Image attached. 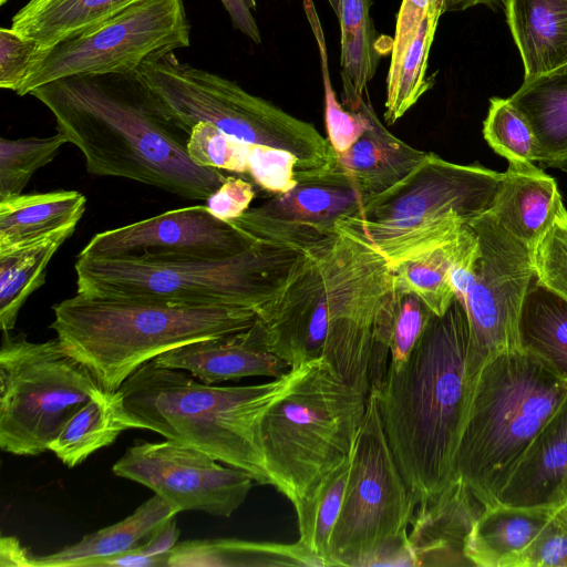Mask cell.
<instances>
[{
	"label": "cell",
	"instance_id": "6da1fadb",
	"mask_svg": "<svg viewBox=\"0 0 567 567\" xmlns=\"http://www.w3.org/2000/svg\"><path fill=\"white\" fill-rule=\"evenodd\" d=\"M395 291L390 261L337 227L306 251L303 264L258 323L267 348L290 368L324 358L368 396L375 329Z\"/></svg>",
	"mask_w": 567,
	"mask_h": 567
},
{
	"label": "cell",
	"instance_id": "7a4b0ae2",
	"mask_svg": "<svg viewBox=\"0 0 567 567\" xmlns=\"http://www.w3.org/2000/svg\"><path fill=\"white\" fill-rule=\"evenodd\" d=\"M30 95L51 112L56 132L81 151L92 175L132 179L197 200H207L226 178L189 157V134L140 70L68 76Z\"/></svg>",
	"mask_w": 567,
	"mask_h": 567
},
{
	"label": "cell",
	"instance_id": "3957f363",
	"mask_svg": "<svg viewBox=\"0 0 567 567\" xmlns=\"http://www.w3.org/2000/svg\"><path fill=\"white\" fill-rule=\"evenodd\" d=\"M468 347L467 316L455 298L444 315H432L409 359L389 362L371 391L415 505L456 478L455 455L476 381Z\"/></svg>",
	"mask_w": 567,
	"mask_h": 567
},
{
	"label": "cell",
	"instance_id": "277c9868",
	"mask_svg": "<svg viewBox=\"0 0 567 567\" xmlns=\"http://www.w3.org/2000/svg\"><path fill=\"white\" fill-rule=\"evenodd\" d=\"M296 367L272 381L215 386L178 369L151 360L116 391L135 429H146L200 450L228 466L270 485L259 443V424L267 409L286 391Z\"/></svg>",
	"mask_w": 567,
	"mask_h": 567
},
{
	"label": "cell",
	"instance_id": "5b68a950",
	"mask_svg": "<svg viewBox=\"0 0 567 567\" xmlns=\"http://www.w3.org/2000/svg\"><path fill=\"white\" fill-rule=\"evenodd\" d=\"M56 338L107 392L172 349L250 328L248 308L185 306L76 292L53 306Z\"/></svg>",
	"mask_w": 567,
	"mask_h": 567
},
{
	"label": "cell",
	"instance_id": "8992f818",
	"mask_svg": "<svg viewBox=\"0 0 567 567\" xmlns=\"http://www.w3.org/2000/svg\"><path fill=\"white\" fill-rule=\"evenodd\" d=\"M306 259V251L257 240L220 257H81L76 292L185 306L252 309L258 318L277 301Z\"/></svg>",
	"mask_w": 567,
	"mask_h": 567
},
{
	"label": "cell",
	"instance_id": "52a82bcc",
	"mask_svg": "<svg viewBox=\"0 0 567 567\" xmlns=\"http://www.w3.org/2000/svg\"><path fill=\"white\" fill-rule=\"evenodd\" d=\"M566 396L567 381L519 348L482 367L455 455V475L484 508L498 503L528 446Z\"/></svg>",
	"mask_w": 567,
	"mask_h": 567
},
{
	"label": "cell",
	"instance_id": "ba28073f",
	"mask_svg": "<svg viewBox=\"0 0 567 567\" xmlns=\"http://www.w3.org/2000/svg\"><path fill=\"white\" fill-rule=\"evenodd\" d=\"M286 391L267 409L258 435L267 474L295 506L350 455L367 395L324 358L295 365Z\"/></svg>",
	"mask_w": 567,
	"mask_h": 567
},
{
	"label": "cell",
	"instance_id": "9c48e42d",
	"mask_svg": "<svg viewBox=\"0 0 567 567\" xmlns=\"http://www.w3.org/2000/svg\"><path fill=\"white\" fill-rule=\"evenodd\" d=\"M504 177L505 172L426 153L403 179L365 198L355 215L336 226L394 264L458 236L489 208Z\"/></svg>",
	"mask_w": 567,
	"mask_h": 567
},
{
	"label": "cell",
	"instance_id": "30bf717a",
	"mask_svg": "<svg viewBox=\"0 0 567 567\" xmlns=\"http://www.w3.org/2000/svg\"><path fill=\"white\" fill-rule=\"evenodd\" d=\"M140 71L189 135L197 123L205 122L245 145L290 152L300 163L302 182L337 167L338 155L329 140L311 123L247 92L233 80L181 62L174 52L146 61Z\"/></svg>",
	"mask_w": 567,
	"mask_h": 567
},
{
	"label": "cell",
	"instance_id": "8fae6325",
	"mask_svg": "<svg viewBox=\"0 0 567 567\" xmlns=\"http://www.w3.org/2000/svg\"><path fill=\"white\" fill-rule=\"evenodd\" d=\"M415 506L370 392L350 453L344 497L330 538L329 566H414L408 526Z\"/></svg>",
	"mask_w": 567,
	"mask_h": 567
},
{
	"label": "cell",
	"instance_id": "7c38bea8",
	"mask_svg": "<svg viewBox=\"0 0 567 567\" xmlns=\"http://www.w3.org/2000/svg\"><path fill=\"white\" fill-rule=\"evenodd\" d=\"M104 390L58 338L31 342L2 332L0 349V447L39 455L66 421Z\"/></svg>",
	"mask_w": 567,
	"mask_h": 567
},
{
	"label": "cell",
	"instance_id": "4fadbf2b",
	"mask_svg": "<svg viewBox=\"0 0 567 567\" xmlns=\"http://www.w3.org/2000/svg\"><path fill=\"white\" fill-rule=\"evenodd\" d=\"M468 226L475 237L457 257L451 282L467 316L468 369L477 378L488 360L519 348V316L535 269L534 251L487 212Z\"/></svg>",
	"mask_w": 567,
	"mask_h": 567
},
{
	"label": "cell",
	"instance_id": "5bb4252c",
	"mask_svg": "<svg viewBox=\"0 0 567 567\" xmlns=\"http://www.w3.org/2000/svg\"><path fill=\"white\" fill-rule=\"evenodd\" d=\"M190 42L184 0H138L105 22L33 53L20 96L73 75L137 71Z\"/></svg>",
	"mask_w": 567,
	"mask_h": 567
},
{
	"label": "cell",
	"instance_id": "9a60e30c",
	"mask_svg": "<svg viewBox=\"0 0 567 567\" xmlns=\"http://www.w3.org/2000/svg\"><path fill=\"white\" fill-rule=\"evenodd\" d=\"M112 471L152 489L178 513L221 517L244 504L255 482L246 471L223 466L209 454L172 440L132 445Z\"/></svg>",
	"mask_w": 567,
	"mask_h": 567
},
{
	"label": "cell",
	"instance_id": "2e32d148",
	"mask_svg": "<svg viewBox=\"0 0 567 567\" xmlns=\"http://www.w3.org/2000/svg\"><path fill=\"white\" fill-rule=\"evenodd\" d=\"M256 241L207 206L196 205L97 233L78 256L220 257L244 251Z\"/></svg>",
	"mask_w": 567,
	"mask_h": 567
},
{
	"label": "cell",
	"instance_id": "e0dca14e",
	"mask_svg": "<svg viewBox=\"0 0 567 567\" xmlns=\"http://www.w3.org/2000/svg\"><path fill=\"white\" fill-rule=\"evenodd\" d=\"M364 199L336 168L275 194L229 223L255 240L307 251L336 233L337 220L355 215Z\"/></svg>",
	"mask_w": 567,
	"mask_h": 567
},
{
	"label": "cell",
	"instance_id": "ac0fdd59",
	"mask_svg": "<svg viewBox=\"0 0 567 567\" xmlns=\"http://www.w3.org/2000/svg\"><path fill=\"white\" fill-rule=\"evenodd\" d=\"M153 360L161 367L189 372L206 384L247 377L276 379L291 369L267 348L258 320L248 329L195 341Z\"/></svg>",
	"mask_w": 567,
	"mask_h": 567
},
{
	"label": "cell",
	"instance_id": "d6986e66",
	"mask_svg": "<svg viewBox=\"0 0 567 567\" xmlns=\"http://www.w3.org/2000/svg\"><path fill=\"white\" fill-rule=\"evenodd\" d=\"M484 507L456 476L413 512L408 543L414 566H472L465 544Z\"/></svg>",
	"mask_w": 567,
	"mask_h": 567
},
{
	"label": "cell",
	"instance_id": "ffe728a7",
	"mask_svg": "<svg viewBox=\"0 0 567 567\" xmlns=\"http://www.w3.org/2000/svg\"><path fill=\"white\" fill-rule=\"evenodd\" d=\"M498 503L549 508L567 503V396L528 446Z\"/></svg>",
	"mask_w": 567,
	"mask_h": 567
},
{
	"label": "cell",
	"instance_id": "44dd1931",
	"mask_svg": "<svg viewBox=\"0 0 567 567\" xmlns=\"http://www.w3.org/2000/svg\"><path fill=\"white\" fill-rule=\"evenodd\" d=\"M361 106L369 128L344 153L338 155L337 169L365 198L378 195L411 173L426 153L394 136L377 116L369 99Z\"/></svg>",
	"mask_w": 567,
	"mask_h": 567
},
{
	"label": "cell",
	"instance_id": "7402d4cb",
	"mask_svg": "<svg viewBox=\"0 0 567 567\" xmlns=\"http://www.w3.org/2000/svg\"><path fill=\"white\" fill-rule=\"evenodd\" d=\"M563 205L555 178L540 167H508L486 212L534 251Z\"/></svg>",
	"mask_w": 567,
	"mask_h": 567
},
{
	"label": "cell",
	"instance_id": "603a6c76",
	"mask_svg": "<svg viewBox=\"0 0 567 567\" xmlns=\"http://www.w3.org/2000/svg\"><path fill=\"white\" fill-rule=\"evenodd\" d=\"M86 207L78 190L20 194L0 200V255L72 235Z\"/></svg>",
	"mask_w": 567,
	"mask_h": 567
},
{
	"label": "cell",
	"instance_id": "cb8c5ba5",
	"mask_svg": "<svg viewBox=\"0 0 567 567\" xmlns=\"http://www.w3.org/2000/svg\"><path fill=\"white\" fill-rule=\"evenodd\" d=\"M524 81L567 64V0H503Z\"/></svg>",
	"mask_w": 567,
	"mask_h": 567
},
{
	"label": "cell",
	"instance_id": "d4e9b609",
	"mask_svg": "<svg viewBox=\"0 0 567 567\" xmlns=\"http://www.w3.org/2000/svg\"><path fill=\"white\" fill-rule=\"evenodd\" d=\"M507 99L533 131L535 163L567 172V64L524 81Z\"/></svg>",
	"mask_w": 567,
	"mask_h": 567
},
{
	"label": "cell",
	"instance_id": "484cf974",
	"mask_svg": "<svg viewBox=\"0 0 567 567\" xmlns=\"http://www.w3.org/2000/svg\"><path fill=\"white\" fill-rule=\"evenodd\" d=\"M555 509L503 503L483 508L467 536L466 558L476 567H514Z\"/></svg>",
	"mask_w": 567,
	"mask_h": 567
},
{
	"label": "cell",
	"instance_id": "4316f807",
	"mask_svg": "<svg viewBox=\"0 0 567 567\" xmlns=\"http://www.w3.org/2000/svg\"><path fill=\"white\" fill-rule=\"evenodd\" d=\"M138 0H29L11 30L35 44V52L92 29Z\"/></svg>",
	"mask_w": 567,
	"mask_h": 567
},
{
	"label": "cell",
	"instance_id": "83f0119b",
	"mask_svg": "<svg viewBox=\"0 0 567 567\" xmlns=\"http://www.w3.org/2000/svg\"><path fill=\"white\" fill-rule=\"evenodd\" d=\"M177 514V509L155 494L124 519L86 534L56 553L33 557V567H90L95 560L137 547L143 538Z\"/></svg>",
	"mask_w": 567,
	"mask_h": 567
},
{
	"label": "cell",
	"instance_id": "f1b7e54d",
	"mask_svg": "<svg viewBox=\"0 0 567 567\" xmlns=\"http://www.w3.org/2000/svg\"><path fill=\"white\" fill-rule=\"evenodd\" d=\"M231 566H326V563L300 540L276 544L240 539L177 543L167 563V567Z\"/></svg>",
	"mask_w": 567,
	"mask_h": 567
},
{
	"label": "cell",
	"instance_id": "f546056e",
	"mask_svg": "<svg viewBox=\"0 0 567 567\" xmlns=\"http://www.w3.org/2000/svg\"><path fill=\"white\" fill-rule=\"evenodd\" d=\"M518 342L519 349L567 381V300L536 275L523 301Z\"/></svg>",
	"mask_w": 567,
	"mask_h": 567
},
{
	"label": "cell",
	"instance_id": "4dcf8cb0",
	"mask_svg": "<svg viewBox=\"0 0 567 567\" xmlns=\"http://www.w3.org/2000/svg\"><path fill=\"white\" fill-rule=\"evenodd\" d=\"M371 6V0H339L341 100L352 112L359 110L368 94V84L383 54L370 16Z\"/></svg>",
	"mask_w": 567,
	"mask_h": 567
},
{
	"label": "cell",
	"instance_id": "1f68e13d",
	"mask_svg": "<svg viewBox=\"0 0 567 567\" xmlns=\"http://www.w3.org/2000/svg\"><path fill=\"white\" fill-rule=\"evenodd\" d=\"M135 429L117 392L103 391L80 408L51 442L49 451L68 467L111 445L126 430Z\"/></svg>",
	"mask_w": 567,
	"mask_h": 567
},
{
	"label": "cell",
	"instance_id": "d6a6232c",
	"mask_svg": "<svg viewBox=\"0 0 567 567\" xmlns=\"http://www.w3.org/2000/svg\"><path fill=\"white\" fill-rule=\"evenodd\" d=\"M474 237L467 225L455 238L391 264L395 287L416 296L435 316L444 315L455 299L452 268Z\"/></svg>",
	"mask_w": 567,
	"mask_h": 567
},
{
	"label": "cell",
	"instance_id": "836d02e7",
	"mask_svg": "<svg viewBox=\"0 0 567 567\" xmlns=\"http://www.w3.org/2000/svg\"><path fill=\"white\" fill-rule=\"evenodd\" d=\"M63 234L45 241L0 255V326L9 332L27 299L45 282L53 255L70 237Z\"/></svg>",
	"mask_w": 567,
	"mask_h": 567
},
{
	"label": "cell",
	"instance_id": "e575fe53",
	"mask_svg": "<svg viewBox=\"0 0 567 567\" xmlns=\"http://www.w3.org/2000/svg\"><path fill=\"white\" fill-rule=\"evenodd\" d=\"M350 468V455L319 480L309 493L296 504L299 540L321 557L329 566L330 538L338 519Z\"/></svg>",
	"mask_w": 567,
	"mask_h": 567
},
{
	"label": "cell",
	"instance_id": "d590c367",
	"mask_svg": "<svg viewBox=\"0 0 567 567\" xmlns=\"http://www.w3.org/2000/svg\"><path fill=\"white\" fill-rule=\"evenodd\" d=\"M442 14L436 11L423 19L396 76L386 83L383 116L389 125L401 118L433 86L434 75L427 78L426 71L431 47Z\"/></svg>",
	"mask_w": 567,
	"mask_h": 567
},
{
	"label": "cell",
	"instance_id": "8d00e7d4",
	"mask_svg": "<svg viewBox=\"0 0 567 567\" xmlns=\"http://www.w3.org/2000/svg\"><path fill=\"white\" fill-rule=\"evenodd\" d=\"M432 315L416 296L396 288L394 306L375 332L372 363L405 362Z\"/></svg>",
	"mask_w": 567,
	"mask_h": 567
},
{
	"label": "cell",
	"instance_id": "74e56055",
	"mask_svg": "<svg viewBox=\"0 0 567 567\" xmlns=\"http://www.w3.org/2000/svg\"><path fill=\"white\" fill-rule=\"evenodd\" d=\"M483 135L493 151L507 159L508 167L523 171L536 166L533 131L508 99L489 100Z\"/></svg>",
	"mask_w": 567,
	"mask_h": 567
},
{
	"label": "cell",
	"instance_id": "f35d334b",
	"mask_svg": "<svg viewBox=\"0 0 567 567\" xmlns=\"http://www.w3.org/2000/svg\"><path fill=\"white\" fill-rule=\"evenodd\" d=\"M303 10L318 43L324 90V118L328 140L337 155L347 152L369 128L370 120L360 105L355 112L346 110L337 100L330 82L323 30L312 0H303Z\"/></svg>",
	"mask_w": 567,
	"mask_h": 567
},
{
	"label": "cell",
	"instance_id": "ab89813d",
	"mask_svg": "<svg viewBox=\"0 0 567 567\" xmlns=\"http://www.w3.org/2000/svg\"><path fill=\"white\" fill-rule=\"evenodd\" d=\"M68 143L59 132L49 137L0 138V200L22 194L33 174Z\"/></svg>",
	"mask_w": 567,
	"mask_h": 567
},
{
	"label": "cell",
	"instance_id": "60d3db41",
	"mask_svg": "<svg viewBox=\"0 0 567 567\" xmlns=\"http://www.w3.org/2000/svg\"><path fill=\"white\" fill-rule=\"evenodd\" d=\"M187 152L199 166L248 173V145L226 135L210 123H197L190 132Z\"/></svg>",
	"mask_w": 567,
	"mask_h": 567
},
{
	"label": "cell",
	"instance_id": "b9f144b4",
	"mask_svg": "<svg viewBox=\"0 0 567 567\" xmlns=\"http://www.w3.org/2000/svg\"><path fill=\"white\" fill-rule=\"evenodd\" d=\"M536 277L567 300V209L563 205L533 254Z\"/></svg>",
	"mask_w": 567,
	"mask_h": 567
},
{
	"label": "cell",
	"instance_id": "7bdbcfd3",
	"mask_svg": "<svg viewBox=\"0 0 567 567\" xmlns=\"http://www.w3.org/2000/svg\"><path fill=\"white\" fill-rule=\"evenodd\" d=\"M248 174L274 195L286 193L303 181L302 168L293 154L268 146H248Z\"/></svg>",
	"mask_w": 567,
	"mask_h": 567
},
{
	"label": "cell",
	"instance_id": "ee69618b",
	"mask_svg": "<svg viewBox=\"0 0 567 567\" xmlns=\"http://www.w3.org/2000/svg\"><path fill=\"white\" fill-rule=\"evenodd\" d=\"M514 567H567V503L554 511Z\"/></svg>",
	"mask_w": 567,
	"mask_h": 567
},
{
	"label": "cell",
	"instance_id": "f6af8a7d",
	"mask_svg": "<svg viewBox=\"0 0 567 567\" xmlns=\"http://www.w3.org/2000/svg\"><path fill=\"white\" fill-rule=\"evenodd\" d=\"M445 4L446 0H402L396 14L386 83H390L396 76L403 58L423 19L432 12L445 13Z\"/></svg>",
	"mask_w": 567,
	"mask_h": 567
},
{
	"label": "cell",
	"instance_id": "bcb514c9",
	"mask_svg": "<svg viewBox=\"0 0 567 567\" xmlns=\"http://www.w3.org/2000/svg\"><path fill=\"white\" fill-rule=\"evenodd\" d=\"M35 44L11 28L0 29V87L17 92L23 82Z\"/></svg>",
	"mask_w": 567,
	"mask_h": 567
},
{
	"label": "cell",
	"instance_id": "7dc6e473",
	"mask_svg": "<svg viewBox=\"0 0 567 567\" xmlns=\"http://www.w3.org/2000/svg\"><path fill=\"white\" fill-rule=\"evenodd\" d=\"M255 197L252 184L236 176H226L220 187L206 200L217 218L229 221L249 209Z\"/></svg>",
	"mask_w": 567,
	"mask_h": 567
},
{
	"label": "cell",
	"instance_id": "c3c4849f",
	"mask_svg": "<svg viewBox=\"0 0 567 567\" xmlns=\"http://www.w3.org/2000/svg\"><path fill=\"white\" fill-rule=\"evenodd\" d=\"M227 11L231 24L244 35L256 44L261 43V33L256 21L254 11L256 10L255 0H220Z\"/></svg>",
	"mask_w": 567,
	"mask_h": 567
},
{
	"label": "cell",
	"instance_id": "681fc988",
	"mask_svg": "<svg viewBox=\"0 0 567 567\" xmlns=\"http://www.w3.org/2000/svg\"><path fill=\"white\" fill-rule=\"evenodd\" d=\"M178 537L179 530L173 516L154 529L147 542L140 544L135 550L145 556L166 555L176 546Z\"/></svg>",
	"mask_w": 567,
	"mask_h": 567
},
{
	"label": "cell",
	"instance_id": "f907efd6",
	"mask_svg": "<svg viewBox=\"0 0 567 567\" xmlns=\"http://www.w3.org/2000/svg\"><path fill=\"white\" fill-rule=\"evenodd\" d=\"M168 555L145 556L135 550V548L95 560L90 567H167Z\"/></svg>",
	"mask_w": 567,
	"mask_h": 567
},
{
	"label": "cell",
	"instance_id": "816d5d0a",
	"mask_svg": "<svg viewBox=\"0 0 567 567\" xmlns=\"http://www.w3.org/2000/svg\"><path fill=\"white\" fill-rule=\"evenodd\" d=\"M33 557L19 540L12 536H2L0 539V565L16 567H33Z\"/></svg>",
	"mask_w": 567,
	"mask_h": 567
},
{
	"label": "cell",
	"instance_id": "f5cc1de1",
	"mask_svg": "<svg viewBox=\"0 0 567 567\" xmlns=\"http://www.w3.org/2000/svg\"><path fill=\"white\" fill-rule=\"evenodd\" d=\"M498 1L499 0H446L445 12L464 11L478 4L494 8Z\"/></svg>",
	"mask_w": 567,
	"mask_h": 567
},
{
	"label": "cell",
	"instance_id": "db71d44e",
	"mask_svg": "<svg viewBox=\"0 0 567 567\" xmlns=\"http://www.w3.org/2000/svg\"><path fill=\"white\" fill-rule=\"evenodd\" d=\"M9 0H0V6H3L4 3H7Z\"/></svg>",
	"mask_w": 567,
	"mask_h": 567
}]
</instances>
